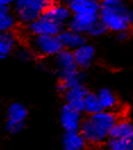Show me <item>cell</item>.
I'll return each instance as SVG.
<instances>
[{
    "mask_svg": "<svg viewBox=\"0 0 133 150\" xmlns=\"http://www.w3.org/2000/svg\"><path fill=\"white\" fill-rule=\"evenodd\" d=\"M106 31H107L106 26L98 19L97 22H95V23L91 25V28H89L88 33H89L90 35H92V37H99V35H103L104 33H106Z\"/></svg>",
    "mask_w": 133,
    "mask_h": 150,
    "instance_id": "cb8c5ba5",
    "label": "cell"
},
{
    "mask_svg": "<svg viewBox=\"0 0 133 150\" xmlns=\"http://www.w3.org/2000/svg\"><path fill=\"white\" fill-rule=\"evenodd\" d=\"M129 37V33H127V31H124V32H118L117 33V39L120 40V41H124V40H126Z\"/></svg>",
    "mask_w": 133,
    "mask_h": 150,
    "instance_id": "4316f807",
    "label": "cell"
},
{
    "mask_svg": "<svg viewBox=\"0 0 133 150\" xmlns=\"http://www.w3.org/2000/svg\"><path fill=\"white\" fill-rule=\"evenodd\" d=\"M8 122L7 123H18V124H24V121L26 118L28 110L24 105L22 103H13L8 108Z\"/></svg>",
    "mask_w": 133,
    "mask_h": 150,
    "instance_id": "ac0fdd59",
    "label": "cell"
},
{
    "mask_svg": "<svg viewBox=\"0 0 133 150\" xmlns=\"http://www.w3.org/2000/svg\"><path fill=\"white\" fill-rule=\"evenodd\" d=\"M15 46V37L9 32L0 33V60L5 59L13 51Z\"/></svg>",
    "mask_w": 133,
    "mask_h": 150,
    "instance_id": "ffe728a7",
    "label": "cell"
},
{
    "mask_svg": "<svg viewBox=\"0 0 133 150\" xmlns=\"http://www.w3.org/2000/svg\"><path fill=\"white\" fill-rule=\"evenodd\" d=\"M18 56L22 60H29L30 58H31V54H30L29 50H26V49H22V50H19Z\"/></svg>",
    "mask_w": 133,
    "mask_h": 150,
    "instance_id": "484cf974",
    "label": "cell"
},
{
    "mask_svg": "<svg viewBox=\"0 0 133 150\" xmlns=\"http://www.w3.org/2000/svg\"><path fill=\"white\" fill-rule=\"evenodd\" d=\"M58 39L62 43L63 49H67V50H75L76 48L86 43V39L83 37V34L74 32L72 30L62 31L58 34Z\"/></svg>",
    "mask_w": 133,
    "mask_h": 150,
    "instance_id": "8fae6325",
    "label": "cell"
},
{
    "mask_svg": "<svg viewBox=\"0 0 133 150\" xmlns=\"http://www.w3.org/2000/svg\"><path fill=\"white\" fill-rule=\"evenodd\" d=\"M99 19L98 11L95 13H81V14H73V17L69 21V30L84 34L88 33L91 25Z\"/></svg>",
    "mask_w": 133,
    "mask_h": 150,
    "instance_id": "5b68a950",
    "label": "cell"
},
{
    "mask_svg": "<svg viewBox=\"0 0 133 150\" xmlns=\"http://www.w3.org/2000/svg\"><path fill=\"white\" fill-rule=\"evenodd\" d=\"M79 132L81 133V135L83 137V139L86 140V142L92 143V144L101 143V142H104V141L106 140V138L108 137L107 133H105L104 131H101L100 129H98L89 118L82 121Z\"/></svg>",
    "mask_w": 133,
    "mask_h": 150,
    "instance_id": "52a82bcc",
    "label": "cell"
},
{
    "mask_svg": "<svg viewBox=\"0 0 133 150\" xmlns=\"http://www.w3.org/2000/svg\"><path fill=\"white\" fill-rule=\"evenodd\" d=\"M97 98H98L99 103L104 110H110L114 107H116V103H117L116 96L113 91H110L107 88L99 90V92L97 93Z\"/></svg>",
    "mask_w": 133,
    "mask_h": 150,
    "instance_id": "d6986e66",
    "label": "cell"
},
{
    "mask_svg": "<svg viewBox=\"0 0 133 150\" xmlns=\"http://www.w3.org/2000/svg\"><path fill=\"white\" fill-rule=\"evenodd\" d=\"M66 2L72 14L99 11V2H92L89 0H66Z\"/></svg>",
    "mask_w": 133,
    "mask_h": 150,
    "instance_id": "9a60e30c",
    "label": "cell"
},
{
    "mask_svg": "<svg viewBox=\"0 0 133 150\" xmlns=\"http://www.w3.org/2000/svg\"><path fill=\"white\" fill-rule=\"evenodd\" d=\"M15 11L22 22L31 23L42 15L47 5L43 0H15Z\"/></svg>",
    "mask_w": 133,
    "mask_h": 150,
    "instance_id": "7a4b0ae2",
    "label": "cell"
},
{
    "mask_svg": "<svg viewBox=\"0 0 133 150\" xmlns=\"http://www.w3.org/2000/svg\"><path fill=\"white\" fill-rule=\"evenodd\" d=\"M89 120L95 124L98 129H100L105 133H109L110 129L114 126V124L117 122V117L113 112L110 110H100L93 115L89 116Z\"/></svg>",
    "mask_w": 133,
    "mask_h": 150,
    "instance_id": "ba28073f",
    "label": "cell"
},
{
    "mask_svg": "<svg viewBox=\"0 0 133 150\" xmlns=\"http://www.w3.org/2000/svg\"><path fill=\"white\" fill-rule=\"evenodd\" d=\"M62 26L56 22L46 17L45 15L39 16L37 19L29 23V31L34 35H58L62 32Z\"/></svg>",
    "mask_w": 133,
    "mask_h": 150,
    "instance_id": "277c9868",
    "label": "cell"
},
{
    "mask_svg": "<svg viewBox=\"0 0 133 150\" xmlns=\"http://www.w3.org/2000/svg\"><path fill=\"white\" fill-rule=\"evenodd\" d=\"M103 110L100 103H99V100L97 98V94L95 93H86V96L83 99V109L82 112H86L89 116L90 115H93L96 112Z\"/></svg>",
    "mask_w": 133,
    "mask_h": 150,
    "instance_id": "44dd1931",
    "label": "cell"
},
{
    "mask_svg": "<svg viewBox=\"0 0 133 150\" xmlns=\"http://www.w3.org/2000/svg\"><path fill=\"white\" fill-rule=\"evenodd\" d=\"M58 0H43V2L46 4V5H51V4H56Z\"/></svg>",
    "mask_w": 133,
    "mask_h": 150,
    "instance_id": "f1b7e54d",
    "label": "cell"
},
{
    "mask_svg": "<svg viewBox=\"0 0 133 150\" xmlns=\"http://www.w3.org/2000/svg\"><path fill=\"white\" fill-rule=\"evenodd\" d=\"M14 1L15 0H0V6L1 7H8L9 8V6L11 4H14Z\"/></svg>",
    "mask_w": 133,
    "mask_h": 150,
    "instance_id": "83f0119b",
    "label": "cell"
},
{
    "mask_svg": "<svg viewBox=\"0 0 133 150\" xmlns=\"http://www.w3.org/2000/svg\"><path fill=\"white\" fill-rule=\"evenodd\" d=\"M86 143V140L79 131L66 132L63 138V147L65 150H82Z\"/></svg>",
    "mask_w": 133,
    "mask_h": 150,
    "instance_id": "e0dca14e",
    "label": "cell"
},
{
    "mask_svg": "<svg viewBox=\"0 0 133 150\" xmlns=\"http://www.w3.org/2000/svg\"><path fill=\"white\" fill-rule=\"evenodd\" d=\"M14 26H15V18L9 11V8L0 6V33L9 32Z\"/></svg>",
    "mask_w": 133,
    "mask_h": 150,
    "instance_id": "7402d4cb",
    "label": "cell"
},
{
    "mask_svg": "<svg viewBox=\"0 0 133 150\" xmlns=\"http://www.w3.org/2000/svg\"><path fill=\"white\" fill-rule=\"evenodd\" d=\"M118 1H122V2H125V1H126V0H118Z\"/></svg>",
    "mask_w": 133,
    "mask_h": 150,
    "instance_id": "4dcf8cb0",
    "label": "cell"
},
{
    "mask_svg": "<svg viewBox=\"0 0 133 150\" xmlns=\"http://www.w3.org/2000/svg\"><path fill=\"white\" fill-rule=\"evenodd\" d=\"M64 93H65V97H66L67 105H69L74 109L82 112V109H83V99H84V97L88 93V90L83 86V84L69 88V89H67Z\"/></svg>",
    "mask_w": 133,
    "mask_h": 150,
    "instance_id": "30bf717a",
    "label": "cell"
},
{
    "mask_svg": "<svg viewBox=\"0 0 133 150\" xmlns=\"http://www.w3.org/2000/svg\"><path fill=\"white\" fill-rule=\"evenodd\" d=\"M73 56L77 68H86L92 63V59L95 57V48L90 45L83 43L73 51Z\"/></svg>",
    "mask_w": 133,
    "mask_h": 150,
    "instance_id": "7c38bea8",
    "label": "cell"
},
{
    "mask_svg": "<svg viewBox=\"0 0 133 150\" xmlns=\"http://www.w3.org/2000/svg\"><path fill=\"white\" fill-rule=\"evenodd\" d=\"M89 1H92V2H99L100 0H89Z\"/></svg>",
    "mask_w": 133,
    "mask_h": 150,
    "instance_id": "f546056e",
    "label": "cell"
},
{
    "mask_svg": "<svg viewBox=\"0 0 133 150\" xmlns=\"http://www.w3.org/2000/svg\"><path fill=\"white\" fill-rule=\"evenodd\" d=\"M56 64H57V67L59 69V73L77 69L73 52L71 50H67V49H62L56 55Z\"/></svg>",
    "mask_w": 133,
    "mask_h": 150,
    "instance_id": "2e32d148",
    "label": "cell"
},
{
    "mask_svg": "<svg viewBox=\"0 0 133 150\" xmlns=\"http://www.w3.org/2000/svg\"><path fill=\"white\" fill-rule=\"evenodd\" d=\"M71 10L68 9L67 6L64 5H59V4H51L48 5L46 7L45 11L42 13V15H45L46 17L50 18L51 21L56 22L58 24L63 25L65 22H67L71 17Z\"/></svg>",
    "mask_w": 133,
    "mask_h": 150,
    "instance_id": "9c48e42d",
    "label": "cell"
},
{
    "mask_svg": "<svg viewBox=\"0 0 133 150\" xmlns=\"http://www.w3.org/2000/svg\"><path fill=\"white\" fill-rule=\"evenodd\" d=\"M110 138L114 139H125V140H132L133 135V126L129 120L117 121L114 126L110 129L108 133Z\"/></svg>",
    "mask_w": 133,
    "mask_h": 150,
    "instance_id": "5bb4252c",
    "label": "cell"
},
{
    "mask_svg": "<svg viewBox=\"0 0 133 150\" xmlns=\"http://www.w3.org/2000/svg\"><path fill=\"white\" fill-rule=\"evenodd\" d=\"M60 123L66 132L79 131L82 123L81 112L74 109L69 105H65L60 112Z\"/></svg>",
    "mask_w": 133,
    "mask_h": 150,
    "instance_id": "8992f818",
    "label": "cell"
},
{
    "mask_svg": "<svg viewBox=\"0 0 133 150\" xmlns=\"http://www.w3.org/2000/svg\"><path fill=\"white\" fill-rule=\"evenodd\" d=\"M131 150H132V149H131Z\"/></svg>",
    "mask_w": 133,
    "mask_h": 150,
    "instance_id": "1f68e13d",
    "label": "cell"
},
{
    "mask_svg": "<svg viewBox=\"0 0 133 150\" xmlns=\"http://www.w3.org/2000/svg\"><path fill=\"white\" fill-rule=\"evenodd\" d=\"M98 15L106 28L116 33L127 31L132 24L131 9L118 0H100Z\"/></svg>",
    "mask_w": 133,
    "mask_h": 150,
    "instance_id": "6da1fadb",
    "label": "cell"
},
{
    "mask_svg": "<svg viewBox=\"0 0 133 150\" xmlns=\"http://www.w3.org/2000/svg\"><path fill=\"white\" fill-rule=\"evenodd\" d=\"M24 127V124H18V123H7V130L10 133H19V132L23 130Z\"/></svg>",
    "mask_w": 133,
    "mask_h": 150,
    "instance_id": "d4e9b609",
    "label": "cell"
},
{
    "mask_svg": "<svg viewBox=\"0 0 133 150\" xmlns=\"http://www.w3.org/2000/svg\"><path fill=\"white\" fill-rule=\"evenodd\" d=\"M131 149H132V140L110 138L109 142L107 143V150H131Z\"/></svg>",
    "mask_w": 133,
    "mask_h": 150,
    "instance_id": "603a6c76",
    "label": "cell"
},
{
    "mask_svg": "<svg viewBox=\"0 0 133 150\" xmlns=\"http://www.w3.org/2000/svg\"><path fill=\"white\" fill-rule=\"evenodd\" d=\"M31 46L33 51L41 56H56L63 49L58 35H34Z\"/></svg>",
    "mask_w": 133,
    "mask_h": 150,
    "instance_id": "3957f363",
    "label": "cell"
},
{
    "mask_svg": "<svg viewBox=\"0 0 133 150\" xmlns=\"http://www.w3.org/2000/svg\"><path fill=\"white\" fill-rule=\"evenodd\" d=\"M59 76H60L59 90L63 92H65L69 88H73V86L83 83V74L79 69H73V71L59 73Z\"/></svg>",
    "mask_w": 133,
    "mask_h": 150,
    "instance_id": "4fadbf2b",
    "label": "cell"
}]
</instances>
